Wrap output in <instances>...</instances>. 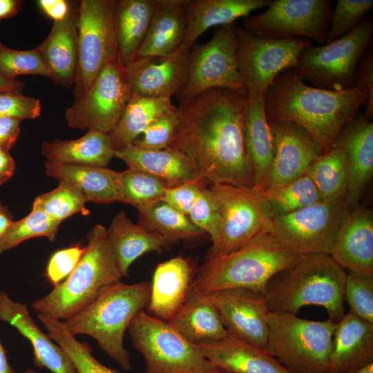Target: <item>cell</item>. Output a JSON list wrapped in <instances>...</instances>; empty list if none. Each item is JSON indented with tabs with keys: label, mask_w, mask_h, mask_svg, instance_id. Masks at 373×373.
<instances>
[{
	"label": "cell",
	"mask_w": 373,
	"mask_h": 373,
	"mask_svg": "<svg viewBox=\"0 0 373 373\" xmlns=\"http://www.w3.org/2000/svg\"><path fill=\"white\" fill-rule=\"evenodd\" d=\"M365 87L368 90L365 116L372 120L373 116V52L369 47L360 59L355 70L354 87Z\"/></svg>",
	"instance_id": "cell-52"
},
{
	"label": "cell",
	"mask_w": 373,
	"mask_h": 373,
	"mask_svg": "<svg viewBox=\"0 0 373 373\" xmlns=\"http://www.w3.org/2000/svg\"><path fill=\"white\" fill-rule=\"evenodd\" d=\"M204 294L216 307L229 335L266 350L270 311L262 292L229 288Z\"/></svg>",
	"instance_id": "cell-17"
},
{
	"label": "cell",
	"mask_w": 373,
	"mask_h": 373,
	"mask_svg": "<svg viewBox=\"0 0 373 373\" xmlns=\"http://www.w3.org/2000/svg\"><path fill=\"white\" fill-rule=\"evenodd\" d=\"M115 0H82L78 10L75 98L83 95L109 61L117 59L113 28ZM118 60V59H117Z\"/></svg>",
	"instance_id": "cell-13"
},
{
	"label": "cell",
	"mask_w": 373,
	"mask_h": 373,
	"mask_svg": "<svg viewBox=\"0 0 373 373\" xmlns=\"http://www.w3.org/2000/svg\"><path fill=\"white\" fill-rule=\"evenodd\" d=\"M106 233L122 277L128 276L131 265L141 256L169 249L161 238L133 222L124 211L115 216Z\"/></svg>",
	"instance_id": "cell-33"
},
{
	"label": "cell",
	"mask_w": 373,
	"mask_h": 373,
	"mask_svg": "<svg viewBox=\"0 0 373 373\" xmlns=\"http://www.w3.org/2000/svg\"><path fill=\"white\" fill-rule=\"evenodd\" d=\"M0 373H15L10 366L5 349L0 341Z\"/></svg>",
	"instance_id": "cell-59"
},
{
	"label": "cell",
	"mask_w": 373,
	"mask_h": 373,
	"mask_svg": "<svg viewBox=\"0 0 373 373\" xmlns=\"http://www.w3.org/2000/svg\"><path fill=\"white\" fill-rule=\"evenodd\" d=\"M133 346L144 357L146 373H210L218 370L199 348L169 324L142 309L128 326Z\"/></svg>",
	"instance_id": "cell-10"
},
{
	"label": "cell",
	"mask_w": 373,
	"mask_h": 373,
	"mask_svg": "<svg viewBox=\"0 0 373 373\" xmlns=\"http://www.w3.org/2000/svg\"><path fill=\"white\" fill-rule=\"evenodd\" d=\"M305 174L315 184L322 201L345 200L347 170L342 149L332 146L313 162Z\"/></svg>",
	"instance_id": "cell-38"
},
{
	"label": "cell",
	"mask_w": 373,
	"mask_h": 373,
	"mask_svg": "<svg viewBox=\"0 0 373 373\" xmlns=\"http://www.w3.org/2000/svg\"><path fill=\"white\" fill-rule=\"evenodd\" d=\"M22 4V1L0 0V19L14 17L19 12Z\"/></svg>",
	"instance_id": "cell-56"
},
{
	"label": "cell",
	"mask_w": 373,
	"mask_h": 373,
	"mask_svg": "<svg viewBox=\"0 0 373 373\" xmlns=\"http://www.w3.org/2000/svg\"><path fill=\"white\" fill-rule=\"evenodd\" d=\"M349 373H373V363H370Z\"/></svg>",
	"instance_id": "cell-60"
},
{
	"label": "cell",
	"mask_w": 373,
	"mask_h": 373,
	"mask_svg": "<svg viewBox=\"0 0 373 373\" xmlns=\"http://www.w3.org/2000/svg\"><path fill=\"white\" fill-rule=\"evenodd\" d=\"M37 316L51 338L65 350L78 373H119L99 362L88 344L80 342L69 333L64 321L41 314Z\"/></svg>",
	"instance_id": "cell-39"
},
{
	"label": "cell",
	"mask_w": 373,
	"mask_h": 373,
	"mask_svg": "<svg viewBox=\"0 0 373 373\" xmlns=\"http://www.w3.org/2000/svg\"><path fill=\"white\" fill-rule=\"evenodd\" d=\"M15 167V162L9 151L0 149V185L14 175Z\"/></svg>",
	"instance_id": "cell-55"
},
{
	"label": "cell",
	"mask_w": 373,
	"mask_h": 373,
	"mask_svg": "<svg viewBox=\"0 0 373 373\" xmlns=\"http://www.w3.org/2000/svg\"><path fill=\"white\" fill-rule=\"evenodd\" d=\"M182 1L157 0L151 23L135 58L167 55L182 46L186 30Z\"/></svg>",
	"instance_id": "cell-34"
},
{
	"label": "cell",
	"mask_w": 373,
	"mask_h": 373,
	"mask_svg": "<svg viewBox=\"0 0 373 373\" xmlns=\"http://www.w3.org/2000/svg\"><path fill=\"white\" fill-rule=\"evenodd\" d=\"M193 278L192 265L182 256L159 263L153 276L148 313L169 322L183 303Z\"/></svg>",
	"instance_id": "cell-28"
},
{
	"label": "cell",
	"mask_w": 373,
	"mask_h": 373,
	"mask_svg": "<svg viewBox=\"0 0 373 373\" xmlns=\"http://www.w3.org/2000/svg\"><path fill=\"white\" fill-rule=\"evenodd\" d=\"M269 124L275 145L268 186L272 188L304 175L309 165L325 152L300 126L287 122Z\"/></svg>",
	"instance_id": "cell-20"
},
{
	"label": "cell",
	"mask_w": 373,
	"mask_h": 373,
	"mask_svg": "<svg viewBox=\"0 0 373 373\" xmlns=\"http://www.w3.org/2000/svg\"><path fill=\"white\" fill-rule=\"evenodd\" d=\"M332 146L342 149L345 155L347 211L358 206L359 200L373 174V123L357 113L341 128Z\"/></svg>",
	"instance_id": "cell-19"
},
{
	"label": "cell",
	"mask_w": 373,
	"mask_h": 373,
	"mask_svg": "<svg viewBox=\"0 0 373 373\" xmlns=\"http://www.w3.org/2000/svg\"><path fill=\"white\" fill-rule=\"evenodd\" d=\"M167 323L194 345L220 340L228 334L216 307L192 285L181 307Z\"/></svg>",
	"instance_id": "cell-32"
},
{
	"label": "cell",
	"mask_w": 373,
	"mask_h": 373,
	"mask_svg": "<svg viewBox=\"0 0 373 373\" xmlns=\"http://www.w3.org/2000/svg\"><path fill=\"white\" fill-rule=\"evenodd\" d=\"M156 6L157 0H115L113 28L117 59L124 67L135 59Z\"/></svg>",
	"instance_id": "cell-30"
},
{
	"label": "cell",
	"mask_w": 373,
	"mask_h": 373,
	"mask_svg": "<svg viewBox=\"0 0 373 373\" xmlns=\"http://www.w3.org/2000/svg\"><path fill=\"white\" fill-rule=\"evenodd\" d=\"M265 12L244 18L242 27L263 38L301 37L325 44L330 0H274Z\"/></svg>",
	"instance_id": "cell-15"
},
{
	"label": "cell",
	"mask_w": 373,
	"mask_h": 373,
	"mask_svg": "<svg viewBox=\"0 0 373 373\" xmlns=\"http://www.w3.org/2000/svg\"><path fill=\"white\" fill-rule=\"evenodd\" d=\"M41 154L48 162L102 167H106L115 157L108 134L95 130L75 140L45 142Z\"/></svg>",
	"instance_id": "cell-35"
},
{
	"label": "cell",
	"mask_w": 373,
	"mask_h": 373,
	"mask_svg": "<svg viewBox=\"0 0 373 373\" xmlns=\"http://www.w3.org/2000/svg\"><path fill=\"white\" fill-rule=\"evenodd\" d=\"M210 373H226V372H222V371H221V370H219V371H218V372H210Z\"/></svg>",
	"instance_id": "cell-62"
},
{
	"label": "cell",
	"mask_w": 373,
	"mask_h": 373,
	"mask_svg": "<svg viewBox=\"0 0 373 373\" xmlns=\"http://www.w3.org/2000/svg\"><path fill=\"white\" fill-rule=\"evenodd\" d=\"M23 373H37V372L35 370H32V369H27Z\"/></svg>",
	"instance_id": "cell-61"
},
{
	"label": "cell",
	"mask_w": 373,
	"mask_h": 373,
	"mask_svg": "<svg viewBox=\"0 0 373 373\" xmlns=\"http://www.w3.org/2000/svg\"><path fill=\"white\" fill-rule=\"evenodd\" d=\"M115 155L129 169L156 178L167 188L193 182L209 186L193 161L176 148L146 150L130 144L115 150Z\"/></svg>",
	"instance_id": "cell-21"
},
{
	"label": "cell",
	"mask_w": 373,
	"mask_h": 373,
	"mask_svg": "<svg viewBox=\"0 0 373 373\" xmlns=\"http://www.w3.org/2000/svg\"><path fill=\"white\" fill-rule=\"evenodd\" d=\"M247 102V95L222 88L179 100V123L170 146L193 161L209 186H253L242 127Z\"/></svg>",
	"instance_id": "cell-1"
},
{
	"label": "cell",
	"mask_w": 373,
	"mask_h": 373,
	"mask_svg": "<svg viewBox=\"0 0 373 373\" xmlns=\"http://www.w3.org/2000/svg\"><path fill=\"white\" fill-rule=\"evenodd\" d=\"M373 363V324L347 313L336 323L327 373H349Z\"/></svg>",
	"instance_id": "cell-25"
},
{
	"label": "cell",
	"mask_w": 373,
	"mask_h": 373,
	"mask_svg": "<svg viewBox=\"0 0 373 373\" xmlns=\"http://www.w3.org/2000/svg\"><path fill=\"white\" fill-rule=\"evenodd\" d=\"M187 217L197 228L209 236L211 246L216 244L220 218L216 200L209 186L200 191Z\"/></svg>",
	"instance_id": "cell-48"
},
{
	"label": "cell",
	"mask_w": 373,
	"mask_h": 373,
	"mask_svg": "<svg viewBox=\"0 0 373 373\" xmlns=\"http://www.w3.org/2000/svg\"><path fill=\"white\" fill-rule=\"evenodd\" d=\"M344 300L350 305V313L373 324V274L348 271Z\"/></svg>",
	"instance_id": "cell-44"
},
{
	"label": "cell",
	"mask_w": 373,
	"mask_h": 373,
	"mask_svg": "<svg viewBox=\"0 0 373 373\" xmlns=\"http://www.w3.org/2000/svg\"><path fill=\"white\" fill-rule=\"evenodd\" d=\"M151 282L126 284L121 280L104 289L90 304L64 321L72 335L93 338L100 348L124 370H131L125 332L135 315L146 306Z\"/></svg>",
	"instance_id": "cell-4"
},
{
	"label": "cell",
	"mask_w": 373,
	"mask_h": 373,
	"mask_svg": "<svg viewBox=\"0 0 373 373\" xmlns=\"http://www.w3.org/2000/svg\"><path fill=\"white\" fill-rule=\"evenodd\" d=\"M137 211V224L161 238L169 248L180 242L196 240L206 236L186 216L162 200Z\"/></svg>",
	"instance_id": "cell-37"
},
{
	"label": "cell",
	"mask_w": 373,
	"mask_h": 373,
	"mask_svg": "<svg viewBox=\"0 0 373 373\" xmlns=\"http://www.w3.org/2000/svg\"><path fill=\"white\" fill-rule=\"evenodd\" d=\"M132 96L125 67L108 61L88 90L66 109L68 125L75 129L108 133L117 125Z\"/></svg>",
	"instance_id": "cell-11"
},
{
	"label": "cell",
	"mask_w": 373,
	"mask_h": 373,
	"mask_svg": "<svg viewBox=\"0 0 373 373\" xmlns=\"http://www.w3.org/2000/svg\"><path fill=\"white\" fill-rule=\"evenodd\" d=\"M46 174L58 182L76 187L87 202L110 204L121 201L120 172L107 167L45 163Z\"/></svg>",
	"instance_id": "cell-31"
},
{
	"label": "cell",
	"mask_w": 373,
	"mask_h": 373,
	"mask_svg": "<svg viewBox=\"0 0 373 373\" xmlns=\"http://www.w3.org/2000/svg\"><path fill=\"white\" fill-rule=\"evenodd\" d=\"M41 104L37 98L19 92H0V117L35 119L41 115Z\"/></svg>",
	"instance_id": "cell-49"
},
{
	"label": "cell",
	"mask_w": 373,
	"mask_h": 373,
	"mask_svg": "<svg viewBox=\"0 0 373 373\" xmlns=\"http://www.w3.org/2000/svg\"><path fill=\"white\" fill-rule=\"evenodd\" d=\"M247 97L242 118L244 141L252 172L253 186L263 193L269 186L275 152L274 139L265 110V95L249 88Z\"/></svg>",
	"instance_id": "cell-22"
},
{
	"label": "cell",
	"mask_w": 373,
	"mask_h": 373,
	"mask_svg": "<svg viewBox=\"0 0 373 373\" xmlns=\"http://www.w3.org/2000/svg\"><path fill=\"white\" fill-rule=\"evenodd\" d=\"M175 107L171 98L132 95L118 123L108 133L114 150L132 144L156 118Z\"/></svg>",
	"instance_id": "cell-36"
},
{
	"label": "cell",
	"mask_w": 373,
	"mask_h": 373,
	"mask_svg": "<svg viewBox=\"0 0 373 373\" xmlns=\"http://www.w3.org/2000/svg\"><path fill=\"white\" fill-rule=\"evenodd\" d=\"M329 255L344 269L373 274V213L358 206L345 213Z\"/></svg>",
	"instance_id": "cell-23"
},
{
	"label": "cell",
	"mask_w": 373,
	"mask_h": 373,
	"mask_svg": "<svg viewBox=\"0 0 373 373\" xmlns=\"http://www.w3.org/2000/svg\"><path fill=\"white\" fill-rule=\"evenodd\" d=\"M205 186L208 185L193 182L167 188L162 200L187 216L200 191Z\"/></svg>",
	"instance_id": "cell-51"
},
{
	"label": "cell",
	"mask_w": 373,
	"mask_h": 373,
	"mask_svg": "<svg viewBox=\"0 0 373 373\" xmlns=\"http://www.w3.org/2000/svg\"><path fill=\"white\" fill-rule=\"evenodd\" d=\"M368 90L332 91L308 86L293 68L280 73L265 96L269 123L287 122L306 130L328 151L343 126L365 106Z\"/></svg>",
	"instance_id": "cell-2"
},
{
	"label": "cell",
	"mask_w": 373,
	"mask_h": 373,
	"mask_svg": "<svg viewBox=\"0 0 373 373\" xmlns=\"http://www.w3.org/2000/svg\"><path fill=\"white\" fill-rule=\"evenodd\" d=\"M300 255L271 233H265L233 252L206 258L192 287L203 294L229 288H247L263 294L269 280Z\"/></svg>",
	"instance_id": "cell-5"
},
{
	"label": "cell",
	"mask_w": 373,
	"mask_h": 373,
	"mask_svg": "<svg viewBox=\"0 0 373 373\" xmlns=\"http://www.w3.org/2000/svg\"><path fill=\"white\" fill-rule=\"evenodd\" d=\"M121 201L137 210L162 201L167 186L144 172L128 169L120 172Z\"/></svg>",
	"instance_id": "cell-42"
},
{
	"label": "cell",
	"mask_w": 373,
	"mask_h": 373,
	"mask_svg": "<svg viewBox=\"0 0 373 373\" xmlns=\"http://www.w3.org/2000/svg\"><path fill=\"white\" fill-rule=\"evenodd\" d=\"M266 350L291 373H327L336 323L269 312Z\"/></svg>",
	"instance_id": "cell-7"
},
{
	"label": "cell",
	"mask_w": 373,
	"mask_h": 373,
	"mask_svg": "<svg viewBox=\"0 0 373 373\" xmlns=\"http://www.w3.org/2000/svg\"><path fill=\"white\" fill-rule=\"evenodd\" d=\"M79 8L71 6L67 17L55 21L44 41L37 47L49 78L57 86H73L77 60Z\"/></svg>",
	"instance_id": "cell-27"
},
{
	"label": "cell",
	"mask_w": 373,
	"mask_h": 373,
	"mask_svg": "<svg viewBox=\"0 0 373 373\" xmlns=\"http://www.w3.org/2000/svg\"><path fill=\"white\" fill-rule=\"evenodd\" d=\"M238 69L247 91L265 95L276 77L287 68H295L301 51L312 44L301 37L263 38L242 26L236 30Z\"/></svg>",
	"instance_id": "cell-14"
},
{
	"label": "cell",
	"mask_w": 373,
	"mask_h": 373,
	"mask_svg": "<svg viewBox=\"0 0 373 373\" xmlns=\"http://www.w3.org/2000/svg\"><path fill=\"white\" fill-rule=\"evenodd\" d=\"M0 321L15 327L30 342L37 367L52 373H78L65 350L39 329L27 305L14 301L5 291H0Z\"/></svg>",
	"instance_id": "cell-24"
},
{
	"label": "cell",
	"mask_w": 373,
	"mask_h": 373,
	"mask_svg": "<svg viewBox=\"0 0 373 373\" xmlns=\"http://www.w3.org/2000/svg\"><path fill=\"white\" fill-rule=\"evenodd\" d=\"M189 52L180 46L167 55L136 57L125 68L132 95L148 98L178 96L187 80Z\"/></svg>",
	"instance_id": "cell-18"
},
{
	"label": "cell",
	"mask_w": 373,
	"mask_h": 373,
	"mask_svg": "<svg viewBox=\"0 0 373 373\" xmlns=\"http://www.w3.org/2000/svg\"><path fill=\"white\" fill-rule=\"evenodd\" d=\"M12 216L8 209L0 202V237L13 222Z\"/></svg>",
	"instance_id": "cell-58"
},
{
	"label": "cell",
	"mask_w": 373,
	"mask_h": 373,
	"mask_svg": "<svg viewBox=\"0 0 373 373\" xmlns=\"http://www.w3.org/2000/svg\"><path fill=\"white\" fill-rule=\"evenodd\" d=\"M372 8V0H337L331 15V28L328 30L325 44L353 30Z\"/></svg>",
	"instance_id": "cell-46"
},
{
	"label": "cell",
	"mask_w": 373,
	"mask_h": 373,
	"mask_svg": "<svg viewBox=\"0 0 373 373\" xmlns=\"http://www.w3.org/2000/svg\"><path fill=\"white\" fill-rule=\"evenodd\" d=\"M26 75L49 77L37 47L28 50H15L0 41V75L16 79L17 77Z\"/></svg>",
	"instance_id": "cell-45"
},
{
	"label": "cell",
	"mask_w": 373,
	"mask_h": 373,
	"mask_svg": "<svg viewBox=\"0 0 373 373\" xmlns=\"http://www.w3.org/2000/svg\"><path fill=\"white\" fill-rule=\"evenodd\" d=\"M270 0H183L186 30L182 47L190 51L208 29L234 23L253 11L267 7Z\"/></svg>",
	"instance_id": "cell-29"
},
{
	"label": "cell",
	"mask_w": 373,
	"mask_h": 373,
	"mask_svg": "<svg viewBox=\"0 0 373 373\" xmlns=\"http://www.w3.org/2000/svg\"><path fill=\"white\" fill-rule=\"evenodd\" d=\"M122 278L106 229L96 224L89 232L84 253L71 274L50 293L35 300L32 308L37 314L66 321Z\"/></svg>",
	"instance_id": "cell-6"
},
{
	"label": "cell",
	"mask_w": 373,
	"mask_h": 373,
	"mask_svg": "<svg viewBox=\"0 0 373 373\" xmlns=\"http://www.w3.org/2000/svg\"><path fill=\"white\" fill-rule=\"evenodd\" d=\"M373 37V17L366 16L361 23L343 37L300 52L294 68L303 80L314 87L332 91L354 88L355 70Z\"/></svg>",
	"instance_id": "cell-9"
},
{
	"label": "cell",
	"mask_w": 373,
	"mask_h": 373,
	"mask_svg": "<svg viewBox=\"0 0 373 373\" xmlns=\"http://www.w3.org/2000/svg\"><path fill=\"white\" fill-rule=\"evenodd\" d=\"M195 345L205 358L226 373H291L267 350L229 334L220 340Z\"/></svg>",
	"instance_id": "cell-26"
},
{
	"label": "cell",
	"mask_w": 373,
	"mask_h": 373,
	"mask_svg": "<svg viewBox=\"0 0 373 373\" xmlns=\"http://www.w3.org/2000/svg\"><path fill=\"white\" fill-rule=\"evenodd\" d=\"M38 4L54 22L64 19L71 8L70 3L66 0H39Z\"/></svg>",
	"instance_id": "cell-54"
},
{
	"label": "cell",
	"mask_w": 373,
	"mask_h": 373,
	"mask_svg": "<svg viewBox=\"0 0 373 373\" xmlns=\"http://www.w3.org/2000/svg\"><path fill=\"white\" fill-rule=\"evenodd\" d=\"M85 251V247L75 245L55 252L50 257L46 276L55 287L60 284L73 271Z\"/></svg>",
	"instance_id": "cell-50"
},
{
	"label": "cell",
	"mask_w": 373,
	"mask_h": 373,
	"mask_svg": "<svg viewBox=\"0 0 373 373\" xmlns=\"http://www.w3.org/2000/svg\"><path fill=\"white\" fill-rule=\"evenodd\" d=\"M179 123L178 108L156 118L132 144L146 150H160L171 144Z\"/></svg>",
	"instance_id": "cell-47"
},
{
	"label": "cell",
	"mask_w": 373,
	"mask_h": 373,
	"mask_svg": "<svg viewBox=\"0 0 373 373\" xmlns=\"http://www.w3.org/2000/svg\"><path fill=\"white\" fill-rule=\"evenodd\" d=\"M347 211L345 200L320 201L274 216L271 233L285 247L299 254L329 255Z\"/></svg>",
	"instance_id": "cell-16"
},
{
	"label": "cell",
	"mask_w": 373,
	"mask_h": 373,
	"mask_svg": "<svg viewBox=\"0 0 373 373\" xmlns=\"http://www.w3.org/2000/svg\"><path fill=\"white\" fill-rule=\"evenodd\" d=\"M24 83L17 79H9L0 75V92L15 91L21 93Z\"/></svg>",
	"instance_id": "cell-57"
},
{
	"label": "cell",
	"mask_w": 373,
	"mask_h": 373,
	"mask_svg": "<svg viewBox=\"0 0 373 373\" xmlns=\"http://www.w3.org/2000/svg\"><path fill=\"white\" fill-rule=\"evenodd\" d=\"M86 202L76 187L66 182H59L55 189L36 197L33 204L61 223L78 213L88 215L89 210L86 207Z\"/></svg>",
	"instance_id": "cell-43"
},
{
	"label": "cell",
	"mask_w": 373,
	"mask_h": 373,
	"mask_svg": "<svg viewBox=\"0 0 373 373\" xmlns=\"http://www.w3.org/2000/svg\"><path fill=\"white\" fill-rule=\"evenodd\" d=\"M346 274L329 254H300L269 280L263 292L267 306L271 312L296 314L303 307L317 305L337 323L345 315Z\"/></svg>",
	"instance_id": "cell-3"
},
{
	"label": "cell",
	"mask_w": 373,
	"mask_h": 373,
	"mask_svg": "<svg viewBox=\"0 0 373 373\" xmlns=\"http://www.w3.org/2000/svg\"><path fill=\"white\" fill-rule=\"evenodd\" d=\"M235 22L218 27L209 41L193 45L189 52L187 80L179 100L222 88L247 95L236 55Z\"/></svg>",
	"instance_id": "cell-12"
},
{
	"label": "cell",
	"mask_w": 373,
	"mask_h": 373,
	"mask_svg": "<svg viewBox=\"0 0 373 373\" xmlns=\"http://www.w3.org/2000/svg\"><path fill=\"white\" fill-rule=\"evenodd\" d=\"M220 218L218 241L207 257L233 252L257 237L271 233L274 215L262 192L254 186L213 184L209 186Z\"/></svg>",
	"instance_id": "cell-8"
},
{
	"label": "cell",
	"mask_w": 373,
	"mask_h": 373,
	"mask_svg": "<svg viewBox=\"0 0 373 373\" xmlns=\"http://www.w3.org/2000/svg\"><path fill=\"white\" fill-rule=\"evenodd\" d=\"M60 224L32 204L31 211L23 218L13 221L0 237V253L32 238L46 237L53 242Z\"/></svg>",
	"instance_id": "cell-41"
},
{
	"label": "cell",
	"mask_w": 373,
	"mask_h": 373,
	"mask_svg": "<svg viewBox=\"0 0 373 373\" xmlns=\"http://www.w3.org/2000/svg\"><path fill=\"white\" fill-rule=\"evenodd\" d=\"M21 120L0 117V149L9 151L16 143L20 132Z\"/></svg>",
	"instance_id": "cell-53"
},
{
	"label": "cell",
	"mask_w": 373,
	"mask_h": 373,
	"mask_svg": "<svg viewBox=\"0 0 373 373\" xmlns=\"http://www.w3.org/2000/svg\"><path fill=\"white\" fill-rule=\"evenodd\" d=\"M263 194L274 216L285 215L322 201L315 184L305 174L285 184L268 188Z\"/></svg>",
	"instance_id": "cell-40"
}]
</instances>
